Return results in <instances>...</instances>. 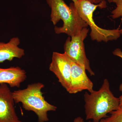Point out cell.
I'll return each mask as SVG.
<instances>
[{"label": "cell", "mask_w": 122, "mask_h": 122, "mask_svg": "<svg viewBox=\"0 0 122 122\" xmlns=\"http://www.w3.org/2000/svg\"><path fill=\"white\" fill-rule=\"evenodd\" d=\"M72 60L65 53L53 52L49 69L57 77L58 81L69 93L71 87Z\"/></svg>", "instance_id": "obj_6"}, {"label": "cell", "mask_w": 122, "mask_h": 122, "mask_svg": "<svg viewBox=\"0 0 122 122\" xmlns=\"http://www.w3.org/2000/svg\"><path fill=\"white\" fill-rule=\"evenodd\" d=\"M84 97L86 120L92 119L93 122H99L119 107V98L114 96L107 79H104L98 91L94 90L90 94L86 92Z\"/></svg>", "instance_id": "obj_1"}, {"label": "cell", "mask_w": 122, "mask_h": 122, "mask_svg": "<svg viewBox=\"0 0 122 122\" xmlns=\"http://www.w3.org/2000/svg\"><path fill=\"white\" fill-rule=\"evenodd\" d=\"M75 7L79 16L85 21L91 29L90 34L92 41L107 42L117 40L121 36L119 30L105 29L98 26L94 21L93 14L97 8H105L107 2L102 0L98 4H95L86 0H78L74 3Z\"/></svg>", "instance_id": "obj_4"}, {"label": "cell", "mask_w": 122, "mask_h": 122, "mask_svg": "<svg viewBox=\"0 0 122 122\" xmlns=\"http://www.w3.org/2000/svg\"><path fill=\"white\" fill-rule=\"evenodd\" d=\"M110 2L115 3L116 7L112 12V17L116 19L120 17H122V0H109ZM120 34L122 35V29L119 30Z\"/></svg>", "instance_id": "obj_11"}, {"label": "cell", "mask_w": 122, "mask_h": 122, "mask_svg": "<svg viewBox=\"0 0 122 122\" xmlns=\"http://www.w3.org/2000/svg\"><path fill=\"white\" fill-rule=\"evenodd\" d=\"M20 44V39L17 37L12 38L7 43L0 41V63L24 56L25 50L18 46Z\"/></svg>", "instance_id": "obj_10"}, {"label": "cell", "mask_w": 122, "mask_h": 122, "mask_svg": "<svg viewBox=\"0 0 122 122\" xmlns=\"http://www.w3.org/2000/svg\"><path fill=\"white\" fill-rule=\"evenodd\" d=\"M84 120L81 117H78L75 118L73 122H84ZM88 122H92L89 121Z\"/></svg>", "instance_id": "obj_14"}, {"label": "cell", "mask_w": 122, "mask_h": 122, "mask_svg": "<svg viewBox=\"0 0 122 122\" xmlns=\"http://www.w3.org/2000/svg\"><path fill=\"white\" fill-rule=\"evenodd\" d=\"M113 54L115 56L121 58L122 59V51L119 48L115 49L113 52ZM119 91L122 92V83L120 84L119 86Z\"/></svg>", "instance_id": "obj_13"}, {"label": "cell", "mask_w": 122, "mask_h": 122, "mask_svg": "<svg viewBox=\"0 0 122 122\" xmlns=\"http://www.w3.org/2000/svg\"><path fill=\"white\" fill-rule=\"evenodd\" d=\"M14 103L8 85L0 84V122H22L16 113Z\"/></svg>", "instance_id": "obj_7"}, {"label": "cell", "mask_w": 122, "mask_h": 122, "mask_svg": "<svg viewBox=\"0 0 122 122\" xmlns=\"http://www.w3.org/2000/svg\"><path fill=\"white\" fill-rule=\"evenodd\" d=\"M26 77L25 71L19 66L0 68V84H6L11 87H19Z\"/></svg>", "instance_id": "obj_9"}, {"label": "cell", "mask_w": 122, "mask_h": 122, "mask_svg": "<svg viewBox=\"0 0 122 122\" xmlns=\"http://www.w3.org/2000/svg\"><path fill=\"white\" fill-rule=\"evenodd\" d=\"M119 99V107H122V95L120 96Z\"/></svg>", "instance_id": "obj_16"}, {"label": "cell", "mask_w": 122, "mask_h": 122, "mask_svg": "<svg viewBox=\"0 0 122 122\" xmlns=\"http://www.w3.org/2000/svg\"><path fill=\"white\" fill-rule=\"evenodd\" d=\"M51 9V20L54 25L60 20L63 21L61 27H55L57 34L65 33L69 36H73L79 33L87 24L79 16L73 2L68 6L63 0H46Z\"/></svg>", "instance_id": "obj_2"}, {"label": "cell", "mask_w": 122, "mask_h": 122, "mask_svg": "<svg viewBox=\"0 0 122 122\" xmlns=\"http://www.w3.org/2000/svg\"><path fill=\"white\" fill-rule=\"evenodd\" d=\"M89 31L87 28H84L77 35L68 37L64 45V53L72 61L85 68L91 76H93L95 74L86 55L84 43Z\"/></svg>", "instance_id": "obj_5"}, {"label": "cell", "mask_w": 122, "mask_h": 122, "mask_svg": "<svg viewBox=\"0 0 122 122\" xmlns=\"http://www.w3.org/2000/svg\"><path fill=\"white\" fill-rule=\"evenodd\" d=\"M86 71L85 68L72 61L69 93L76 94L84 90L90 93L93 91V83L87 76Z\"/></svg>", "instance_id": "obj_8"}, {"label": "cell", "mask_w": 122, "mask_h": 122, "mask_svg": "<svg viewBox=\"0 0 122 122\" xmlns=\"http://www.w3.org/2000/svg\"><path fill=\"white\" fill-rule=\"evenodd\" d=\"M72 0L73 1V3H75L77 2V1L78 0Z\"/></svg>", "instance_id": "obj_18"}, {"label": "cell", "mask_w": 122, "mask_h": 122, "mask_svg": "<svg viewBox=\"0 0 122 122\" xmlns=\"http://www.w3.org/2000/svg\"><path fill=\"white\" fill-rule=\"evenodd\" d=\"M45 85L41 82L28 85L24 89L12 92L15 103H21L25 110L34 112L38 118V122H46L49 120L48 113L55 111L57 107L49 103L45 99L41 90Z\"/></svg>", "instance_id": "obj_3"}, {"label": "cell", "mask_w": 122, "mask_h": 122, "mask_svg": "<svg viewBox=\"0 0 122 122\" xmlns=\"http://www.w3.org/2000/svg\"><path fill=\"white\" fill-rule=\"evenodd\" d=\"M89 2H91L92 4H99L102 1V0H86Z\"/></svg>", "instance_id": "obj_15"}, {"label": "cell", "mask_w": 122, "mask_h": 122, "mask_svg": "<svg viewBox=\"0 0 122 122\" xmlns=\"http://www.w3.org/2000/svg\"><path fill=\"white\" fill-rule=\"evenodd\" d=\"M99 122H107L105 118L102 119H101Z\"/></svg>", "instance_id": "obj_17"}, {"label": "cell", "mask_w": 122, "mask_h": 122, "mask_svg": "<svg viewBox=\"0 0 122 122\" xmlns=\"http://www.w3.org/2000/svg\"><path fill=\"white\" fill-rule=\"evenodd\" d=\"M110 115L105 118L107 122H122V107L110 113Z\"/></svg>", "instance_id": "obj_12"}]
</instances>
